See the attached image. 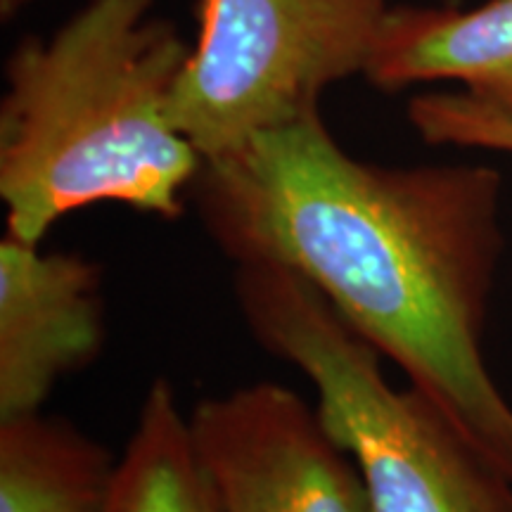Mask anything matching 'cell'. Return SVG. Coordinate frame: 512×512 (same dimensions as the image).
<instances>
[{
	"instance_id": "obj_11",
	"label": "cell",
	"mask_w": 512,
	"mask_h": 512,
	"mask_svg": "<svg viewBox=\"0 0 512 512\" xmlns=\"http://www.w3.org/2000/svg\"><path fill=\"white\" fill-rule=\"evenodd\" d=\"M24 3H27V0H0V8H3V17L5 19L12 17L19 8H22Z\"/></svg>"
},
{
	"instance_id": "obj_10",
	"label": "cell",
	"mask_w": 512,
	"mask_h": 512,
	"mask_svg": "<svg viewBox=\"0 0 512 512\" xmlns=\"http://www.w3.org/2000/svg\"><path fill=\"white\" fill-rule=\"evenodd\" d=\"M408 121L430 145L470 147L512 155V114L467 93H422L406 107Z\"/></svg>"
},
{
	"instance_id": "obj_8",
	"label": "cell",
	"mask_w": 512,
	"mask_h": 512,
	"mask_svg": "<svg viewBox=\"0 0 512 512\" xmlns=\"http://www.w3.org/2000/svg\"><path fill=\"white\" fill-rule=\"evenodd\" d=\"M117 458L69 420H0V512H93Z\"/></svg>"
},
{
	"instance_id": "obj_9",
	"label": "cell",
	"mask_w": 512,
	"mask_h": 512,
	"mask_svg": "<svg viewBox=\"0 0 512 512\" xmlns=\"http://www.w3.org/2000/svg\"><path fill=\"white\" fill-rule=\"evenodd\" d=\"M93 512H221L192 446L188 415L166 377L145 392L136 427Z\"/></svg>"
},
{
	"instance_id": "obj_6",
	"label": "cell",
	"mask_w": 512,
	"mask_h": 512,
	"mask_svg": "<svg viewBox=\"0 0 512 512\" xmlns=\"http://www.w3.org/2000/svg\"><path fill=\"white\" fill-rule=\"evenodd\" d=\"M102 266L43 252L5 230L0 240V420L38 413L64 375L105 347Z\"/></svg>"
},
{
	"instance_id": "obj_1",
	"label": "cell",
	"mask_w": 512,
	"mask_h": 512,
	"mask_svg": "<svg viewBox=\"0 0 512 512\" xmlns=\"http://www.w3.org/2000/svg\"><path fill=\"white\" fill-rule=\"evenodd\" d=\"M190 202L223 256L309 280L512 477V401L484 351L501 171L363 162L316 110L202 162Z\"/></svg>"
},
{
	"instance_id": "obj_3",
	"label": "cell",
	"mask_w": 512,
	"mask_h": 512,
	"mask_svg": "<svg viewBox=\"0 0 512 512\" xmlns=\"http://www.w3.org/2000/svg\"><path fill=\"white\" fill-rule=\"evenodd\" d=\"M233 292L249 335L302 370L318 413L349 453L373 512H512V477L430 394L394 387L382 354L302 275L235 264Z\"/></svg>"
},
{
	"instance_id": "obj_2",
	"label": "cell",
	"mask_w": 512,
	"mask_h": 512,
	"mask_svg": "<svg viewBox=\"0 0 512 512\" xmlns=\"http://www.w3.org/2000/svg\"><path fill=\"white\" fill-rule=\"evenodd\" d=\"M155 0H88L50 38L5 62L0 200L8 233L43 245L64 216L100 202L174 221L202 155L171 121L192 46Z\"/></svg>"
},
{
	"instance_id": "obj_4",
	"label": "cell",
	"mask_w": 512,
	"mask_h": 512,
	"mask_svg": "<svg viewBox=\"0 0 512 512\" xmlns=\"http://www.w3.org/2000/svg\"><path fill=\"white\" fill-rule=\"evenodd\" d=\"M389 10V0H200L171 121L207 162L316 112L325 88L366 74Z\"/></svg>"
},
{
	"instance_id": "obj_7",
	"label": "cell",
	"mask_w": 512,
	"mask_h": 512,
	"mask_svg": "<svg viewBox=\"0 0 512 512\" xmlns=\"http://www.w3.org/2000/svg\"><path fill=\"white\" fill-rule=\"evenodd\" d=\"M363 76L387 93L453 81L470 98L512 114V0L467 10L392 8Z\"/></svg>"
},
{
	"instance_id": "obj_5",
	"label": "cell",
	"mask_w": 512,
	"mask_h": 512,
	"mask_svg": "<svg viewBox=\"0 0 512 512\" xmlns=\"http://www.w3.org/2000/svg\"><path fill=\"white\" fill-rule=\"evenodd\" d=\"M188 422L221 512H373L361 472L318 406L285 384L207 396Z\"/></svg>"
}]
</instances>
